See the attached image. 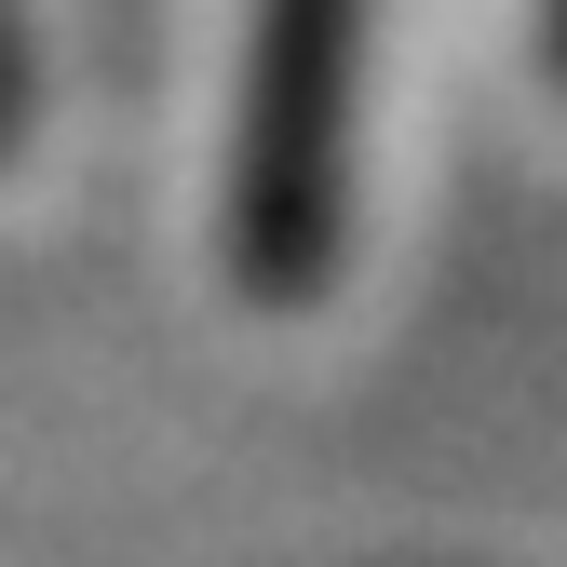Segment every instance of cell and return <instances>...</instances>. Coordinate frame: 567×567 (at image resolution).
<instances>
[{"instance_id":"cell-3","label":"cell","mask_w":567,"mask_h":567,"mask_svg":"<svg viewBox=\"0 0 567 567\" xmlns=\"http://www.w3.org/2000/svg\"><path fill=\"white\" fill-rule=\"evenodd\" d=\"M540 41H554V68H567V0H554V14H540Z\"/></svg>"},{"instance_id":"cell-1","label":"cell","mask_w":567,"mask_h":567,"mask_svg":"<svg viewBox=\"0 0 567 567\" xmlns=\"http://www.w3.org/2000/svg\"><path fill=\"white\" fill-rule=\"evenodd\" d=\"M351 109H365V0H257L230 109V270L311 298L351 257Z\"/></svg>"},{"instance_id":"cell-2","label":"cell","mask_w":567,"mask_h":567,"mask_svg":"<svg viewBox=\"0 0 567 567\" xmlns=\"http://www.w3.org/2000/svg\"><path fill=\"white\" fill-rule=\"evenodd\" d=\"M28 135V28H14V0H0V150Z\"/></svg>"}]
</instances>
